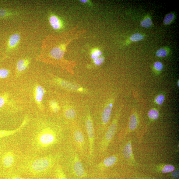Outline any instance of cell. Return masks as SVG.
<instances>
[{
	"label": "cell",
	"mask_w": 179,
	"mask_h": 179,
	"mask_svg": "<svg viewBox=\"0 0 179 179\" xmlns=\"http://www.w3.org/2000/svg\"><path fill=\"white\" fill-rule=\"evenodd\" d=\"M49 20L51 26L54 30H60L62 27V22L57 16H51L50 17Z\"/></svg>",
	"instance_id": "cell-17"
},
{
	"label": "cell",
	"mask_w": 179,
	"mask_h": 179,
	"mask_svg": "<svg viewBox=\"0 0 179 179\" xmlns=\"http://www.w3.org/2000/svg\"><path fill=\"white\" fill-rule=\"evenodd\" d=\"M80 1L83 3H86L88 2L87 1H85V0H84V1Z\"/></svg>",
	"instance_id": "cell-37"
},
{
	"label": "cell",
	"mask_w": 179,
	"mask_h": 179,
	"mask_svg": "<svg viewBox=\"0 0 179 179\" xmlns=\"http://www.w3.org/2000/svg\"><path fill=\"white\" fill-rule=\"evenodd\" d=\"M6 179H33L30 178L22 177L21 174L12 170L8 171L6 175Z\"/></svg>",
	"instance_id": "cell-20"
},
{
	"label": "cell",
	"mask_w": 179,
	"mask_h": 179,
	"mask_svg": "<svg viewBox=\"0 0 179 179\" xmlns=\"http://www.w3.org/2000/svg\"><path fill=\"white\" fill-rule=\"evenodd\" d=\"M71 173L75 179H84L89 176L79 156L76 154L72 159Z\"/></svg>",
	"instance_id": "cell-4"
},
{
	"label": "cell",
	"mask_w": 179,
	"mask_h": 179,
	"mask_svg": "<svg viewBox=\"0 0 179 179\" xmlns=\"http://www.w3.org/2000/svg\"><path fill=\"white\" fill-rule=\"evenodd\" d=\"M174 18V16L172 14H170L167 15L163 21L164 23L165 24H168L173 21Z\"/></svg>",
	"instance_id": "cell-31"
},
{
	"label": "cell",
	"mask_w": 179,
	"mask_h": 179,
	"mask_svg": "<svg viewBox=\"0 0 179 179\" xmlns=\"http://www.w3.org/2000/svg\"><path fill=\"white\" fill-rule=\"evenodd\" d=\"M85 126L89 143V157L93 158L94 148V125L90 114L88 113L86 118Z\"/></svg>",
	"instance_id": "cell-5"
},
{
	"label": "cell",
	"mask_w": 179,
	"mask_h": 179,
	"mask_svg": "<svg viewBox=\"0 0 179 179\" xmlns=\"http://www.w3.org/2000/svg\"><path fill=\"white\" fill-rule=\"evenodd\" d=\"M165 100V97L162 94L159 95L156 97L155 102L159 105H161L163 103Z\"/></svg>",
	"instance_id": "cell-29"
},
{
	"label": "cell",
	"mask_w": 179,
	"mask_h": 179,
	"mask_svg": "<svg viewBox=\"0 0 179 179\" xmlns=\"http://www.w3.org/2000/svg\"><path fill=\"white\" fill-rule=\"evenodd\" d=\"M120 114V112L119 111L115 114L112 121L100 142V151L103 153L106 151L116 133Z\"/></svg>",
	"instance_id": "cell-3"
},
{
	"label": "cell",
	"mask_w": 179,
	"mask_h": 179,
	"mask_svg": "<svg viewBox=\"0 0 179 179\" xmlns=\"http://www.w3.org/2000/svg\"><path fill=\"white\" fill-rule=\"evenodd\" d=\"M159 113L158 111L156 109H153L149 111L148 113V116L149 119V124L147 125V128L149 125L150 124L151 122L154 121L157 119L159 117ZM145 129L146 130V128Z\"/></svg>",
	"instance_id": "cell-22"
},
{
	"label": "cell",
	"mask_w": 179,
	"mask_h": 179,
	"mask_svg": "<svg viewBox=\"0 0 179 179\" xmlns=\"http://www.w3.org/2000/svg\"><path fill=\"white\" fill-rule=\"evenodd\" d=\"M58 159V156L52 154L39 157L27 156L18 163L14 171L21 175L42 178L50 172Z\"/></svg>",
	"instance_id": "cell-1"
},
{
	"label": "cell",
	"mask_w": 179,
	"mask_h": 179,
	"mask_svg": "<svg viewBox=\"0 0 179 179\" xmlns=\"http://www.w3.org/2000/svg\"><path fill=\"white\" fill-rule=\"evenodd\" d=\"M117 154L113 155L107 157L100 162L97 165V168L100 170L106 169L113 166L118 161Z\"/></svg>",
	"instance_id": "cell-9"
},
{
	"label": "cell",
	"mask_w": 179,
	"mask_h": 179,
	"mask_svg": "<svg viewBox=\"0 0 179 179\" xmlns=\"http://www.w3.org/2000/svg\"><path fill=\"white\" fill-rule=\"evenodd\" d=\"M18 155L16 152L12 150L7 151L2 156L1 163L4 168L9 170H12L16 167Z\"/></svg>",
	"instance_id": "cell-6"
},
{
	"label": "cell",
	"mask_w": 179,
	"mask_h": 179,
	"mask_svg": "<svg viewBox=\"0 0 179 179\" xmlns=\"http://www.w3.org/2000/svg\"><path fill=\"white\" fill-rule=\"evenodd\" d=\"M139 123V117L136 111H133L129 119L128 126L123 134L122 138H124L130 133L135 130Z\"/></svg>",
	"instance_id": "cell-8"
},
{
	"label": "cell",
	"mask_w": 179,
	"mask_h": 179,
	"mask_svg": "<svg viewBox=\"0 0 179 179\" xmlns=\"http://www.w3.org/2000/svg\"><path fill=\"white\" fill-rule=\"evenodd\" d=\"M11 14L10 12L6 9L0 8V19H3L9 17Z\"/></svg>",
	"instance_id": "cell-24"
},
{
	"label": "cell",
	"mask_w": 179,
	"mask_h": 179,
	"mask_svg": "<svg viewBox=\"0 0 179 179\" xmlns=\"http://www.w3.org/2000/svg\"><path fill=\"white\" fill-rule=\"evenodd\" d=\"M73 135L75 143L80 152L83 153L84 150L85 138L82 132L79 129L74 130Z\"/></svg>",
	"instance_id": "cell-10"
},
{
	"label": "cell",
	"mask_w": 179,
	"mask_h": 179,
	"mask_svg": "<svg viewBox=\"0 0 179 179\" xmlns=\"http://www.w3.org/2000/svg\"><path fill=\"white\" fill-rule=\"evenodd\" d=\"M5 99L2 96H0V109H1L5 103Z\"/></svg>",
	"instance_id": "cell-35"
},
{
	"label": "cell",
	"mask_w": 179,
	"mask_h": 179,
	"mask_svg": "<svg viewBox=\"0 0 179 179\" xmlns=\"http://www.w3.org/2000/svg\"><path fill=\"white\" fill-rule=\"evenodd\" d=\"M172 172V173L171 174V176L175 178H179V170H177L175 171L174 170Z\"/></svg>",
	"instance_id": "cell-36"
},
{
	"label": "cell",
	"mask_w": 179,
	"mask_h": 179,
	"mask_svg": "<svg viewBox=\"0 0 179 179\" xmlns=\"http://www.w3.org/2000/svg\"><path fill=\"white\" fill-rule=\"evenodd\" d=\"M58 83L61 85L62 87L68 90H72L79 91H83V89L73 84L68 81L62 80H59L58 81Z\"/></svg>",
	"instance_id": "cell-16"
},
{
	"label": "cell",
	"mask_w": 179,
	"mask_h": 179,
	"mask_svg": "<svg viewBox=\"0 0 179 179\" xmlns=\"http://www.w3.org/2000/svg\"><path fill=\"white\" fill-rule=\"evenodd\" d=\"M144 39V37L139 33H135L130 37V40L132 42H137Z\"/></svg>",
	"instance_id": "cell-27"
},
{
	"label": "cell",
	"mask_w": 179,
	"mask_h": 179,
	"mask_svg": "<svg viewBox=\"0 0 179 179\" xmlns=\"http://www.w3.org/2000/svg\"><path fill=\"white\" fill-rule=\"evenodd\" d=\"M29 63V61L27 59H22L19 61L16 67L18 71L21 72L27 68Z\"/></svg>",
	"instance_id": "cell-21"
},
{
	"label": "cell",
	"mask_w": 179,
	"mask_h": 179,
	"mask_svg": "<svg viewBox=\"0 0 179 179\" xmlns=\"http://www.w3.org/2000/svg\"><path fill=\"white\" fill-rule=\"evenodd\" d=\"M61 136L58 129L46 123H40L32 137V146L37 152L46 151L58 144Z\"/></svg>",
	"instance_id": "cell-2"
},
{
	"label": "cell",
	"mask_w": 179,
	"mask_h": 179,
	"mask_svg": "<svg viewBox=\"0 0 179 179\" xmlns=\"http://www.w3.org/2000/svg\"><path fill=\"white\" fill-rule=\"evenodd\" d=\"M102 54V52L98 49H95L93 50L91 54V58L93 59H95L100 57Z\"/></svg>",
	"instance_id": "cell-28"
},
{
	"label": "cell",
	"mask_w": 179,
	"mask_h": 179,
	"mask_svg": "<svg viewBox=\"0 0 179 179\" xmlns=\"http://www.w3.org/2000/svg\"><path fill=\"white\" fill-rule=\"evenodd\" d=\"M114 102V98H111L104 107L101 117L102 124L104 126H106L110 121Z\"/></svg>",
	"instance_id": "cell-7"
},
{
	"label": "cell",
	"mask_w": 179,
	"mask_h": 179,
	"mask_svg": "<svg viewBox=\"0 0 179 179\" xmlns=\"http://www.w3.org/2000/svg\"><path fill=\"white\" fill-rule=\"evenodd\" d=\"M104 59L103 57H100L94 59V62L95 65H99L102 64L104 62Z\"/></svg>",
	"instance_id": "cell-34"
},
{
	"label": "cell",
	"mask_w": 179,
	"mask_h": 179,
	"mask_svg": "<svg viewBox=\"0 0 179 179\" xmlns=\"http://www.w3.org/2000/svg\"><path fill=\"white\" fill-rule=\"evenodd\" d=\"M65 49V45H61L59 47H55L51 51V56L55 59H61L64 54Z\"/></svg>",
	"instance_id": "cell-14"
},
{
	"label": "cell",
	"mask_w": 179,
	"mask_h": 179,
	"mask_svg": "<svg viewBox=\"0 0 179 179\" xmlns=\"http://www.w3.org/2000/svg\"><path fill=\"white\" fill-rule=\"evenodd\" d=\"M9 74V71L4 68L0 69V78L4 79L8 77Z\"/></svg>",
	"instance_id": "cell-30"
},
{
	"label": "cell",
	"mask_w": 179,
	"mask_h": 179,
	"mask_svg": "<svg viewBox=\"0 0 179 179\" xmlns=\"http://www.w3.org/2000/svg\"><path fill=\"white\" fill-rule=\"evenodd\" d=\"M152 24V22L149 18L145 19L141 22V25L142 26L145 28H147L151 26Z\"/></svg>",
	"instance_id": "cell-25"
},
{
	"label": "cell",
	"mask_w": 179,
	"mask_h": 179,
	"mask_svg": "<svg viewBox=\"0 0 179 179\" xmlns=\"http://www.w3.org/2000/svg\"><path fill=\"white\" fill-rule=\"evenodd\" d=\"M179 80H178V82H177V85L178 87H179Z\"/></svg>",
	"instance_id": "cell-38"
},
{
	"label": "cell",
	"mask_w": 179,
	"mask_h": 179,
	"mask_svg": "<svg viewBox=\"0 0 179 179\" xmlns=\"http://www.w3.org/2000/svg\"><path fill=\"white\" fill-rule=\"evenodd\" d=\"M28 119L25 118L21 125L16 129L13 130H0V139L3 138L12 136L20 132L21 129L24 127L27 124Z\"/></svg>",
	"instance_id": "cell-12"
},
{
	"label": "cell",
	"mask_w": 179,
	"mask_h": 179,
	"mask_svg": "<svg viewBox=\"0 0 179 179\" xmlns=\"http://www.w3.org/2000/svg\"><path fill=\"white\" fill-rule=\"evenodd\" d=\"M54 175L55 179H68L62 167L58 165L55 166Z\"/></svg>",
	"instance_id": "cell-19"
},
{
	"label": "cell",
	"mask_w": 179,
	"mask_h": 179,
	"mask_svg": "<svg viewBox=\"0 0 179 179\" xmlns=\"http://www.w3.org/2000/svg\"><path fill=\"white\" fill-rule=\"evenodd\" d=\"M64 114L65 118L69 120H73L75 118L76 113L73 108L68 107L65 110Z\"/></svg>",
	"instance_id": "cell-23"
},
{
	"label": "cell",
	"mask_w": 179,
	"mask_h": 179,
	"mask_svg": "<svg viewBox=\"0 0 179 179\" xmlns=\"http://www.w3.org/2000/svg\"><path fill=\"white\" fill-rule=\"evenodd\" d=\"M154 68L156 70L161 71L163 68V65L161 62H156L154 63Z\"/></svg>",
	"instance_id": "cell-33"
},
{
	"label": "cell",
	"mask_w": 179,
	"mask_h": 179,
	"mask_svg": "<svg viewBox=\"0 0 179 179\" xmlns=\"http://www.w3.org/2000/svg\"><path fill=\"white\" fill-rule=\"evenodd\" d=\"M123 155L126 159L132 163H135V161L133 154L131 140H129L125 145L123 151Z\"/></svg>",
	"instance_id": "cell-11"
},
{
	"label": "cell",
	"mask_w": 179,
	"mask_h": 179,
	"mask_svg": "<svg viewBox=\"0 0 179 179\" xmlns=\"http://www.w3.org/2000/svg\"><path fill=\"white\" fill-rule=\"evenodd\" d=\"M156 170H157L162 173L166 174L173 172L176 169V167L170 164H154L153 166Z\"/></svg>",
	"instance_id": "cell-13"
},
{
	"label": "cell",
	"mask_w": 179,
	"mask_h": 179,
	"mask_svg": "<svg viewBox=\"0 0 179 179\" xmlns=\"http://www.w3.org/2000/svg\"><path fill=\"white\" fill-rule=\"evenodd\" d=\"M167 51L165 49H160L157 51L156 52V55L158 57H165L167 55Z\"/></svg>",
	"instance_id": "cell-32"
},
{
	"label": "cell",
	"mask_w": 179,
	"mask_h": 179,
	"mask_svg": "<svg viewBox=\"0 0 179 179\" xmlns=\"http://www.w3.org/2000/svg\"><path fill=\"white\" fill-rule=\"evenodd\" d=\"M50 107L52 111L55 113L58 112L59 107L58 103L54 100H52L50 103Z\"/></svg>",
	"instance_id": "cell-26"
},
{
	"label": "cell",
	"mask_w": 179,
	"mask_h": 179,
	"mask_svg": "<svg viewBox=\"0 0 179 179\" xmlns=\"http://www.w3.org/2000/svg\"><path fill=\"white\" fill-rule=\"evenodd\" d=\"M20 39V36L18 33H14L9 37L7 46L9 49H12L16 46Z\"/></svg>",
	"instance_id": "cell-18"
},
{
	"label": "cell",
	"mask_w": 179,
	"mask_h": 179,
	"mask_svg": "<svg viewBox=\"0 0 179 179\" xmlns=\"http://www.w3.org/2000/svg\"><path fill=\"white\" fill-rule=\"evenodd\" d=\"M35 92L36 102L38 104H40L42 102L44 93L45 92V90L41 86L38 85L36 87Z\"/></svg>",
	"instance_id": "cell-15"
},
{
	"label": "cell",
	"mask_w": 179,
	"mask_h": 179,
	"mask_svg": "<svg viewBox=\"0 0 179 179\" xmlns=\"http://www.w3.org/2000/svg\"><path fill=\"white\" fill-rule=\"evenodd\" d=\"M40 179H46V178H40Z\"/></svg>",
	"instance_id": "cell-39"
}]
</instances>
